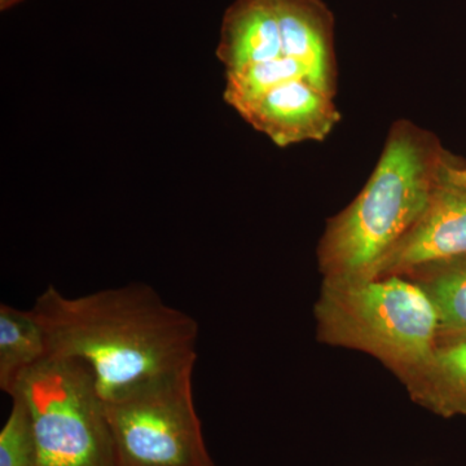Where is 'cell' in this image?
<instances>
[{"label": "cell", "mask_w": 466, "mask_h": 466, "mask_svg": "<svg viewBox=\"0 0 466 466\" xmlns=\"http://www.w3.org/2000/svg\"><path fill=\"white\" fill-rule=\"evenodd\" d=\"M466 256V164L451 155L422 216L381 260L372 279Z\"/></svg>", "instance_id": "cell-6"}, {"label": "cell", "mask_w": 466, "mask_h": 466, "mask_svg": "<svg viewBox=\"0 0 466 466\" xmlns=\"http://www.w3.org/2000/svg\"><path fill=\"white\" fill-rule=\"evenodd\" d=\"M404 278L419 285L433 303L438 339H466V256L429 263Z\"/></svg>", "instance_id": "cell-12"}, {"label": "cell", "mask_w": 466, "mask_h": 466, "mask_svg": "<svg viewBox=\"0 0 466 466\" xmlns=\"http://www.w3.org/2000/svg\"><path fill=\"white\" fill-rule=\"evenodd\" d=\"M30 309L45 332L48 355L87 364L104 401L195 368L198 321L165 303L148 284L76 299L50 285Z\"/></svg>", "instance_id": "cell-1"}, {"label": "cell", "mask_w": 466, "mask_h": 466, "mask_svg": "<svg viewBox=\"0 0 466 466\" xmlns=\"http://www.w3.org/2000/svg\"><path fill=\"white\" fill-rule=\"evenodd\" d=\"M238 115L280 148L324 142L341 121L334 97L308 79L278 86Z\"/></svg>", "instance_id": "cell-7"}, {"label": "cell", "mask_w": 466, "mask_h": 466, "mask_svg": "<svg viewBox=\"0 0 466 466\" xmlns=\"http://www.w3.org/2000/svg\"><path fill=\"white\" fill-rule=\"evenodd\" d=\"M48 357L41 324L32 309L0 305V389L11 397L27 370Z\"/></svg>", "instance_id": "cell-11"}, {"label": "cell", "mask_w": 466, "mask_h": 466, "mask_svg": "<svg viewBox=\"0 0 466 466\" xmlns=\"http://www.w3.org/2000/svg\"><path fill=\"white\" fill-rule=\"evenodd\" d=\"M21 2H23V0H0V9H2V11H7V9L14 7V5Z\"/></svg>", "instance_id": "cell-15"}, {"label": "cell", "mask_w": 466, "mask_h": 466, "mask_svg": "<svg viewBox=\"0 0 466 466\" xmlns=\"http://www.w3.org/2000/svg\"><path fill=\"white\" fill-rule=\"evenodd\" d=\"M193 370L157 377L106 401L115 466H216L196 410Z\"/></svg>", "instance_id": "cell-5"}, {"label": "cell", "mask_w": 466, "mask_h": 466, "mask_svg": "<svg viewBox=\"0 0 466 466\" xmlns=\"http://www.w3.org/2000/svg\"><path fill=\"white\" fill-rule=\"evenodd\" d=\"M226 79L223 99L238 113L278 86L306 79V73L293 58L281 56L226 73Z\"/></svg>", "instance_id": "cell-13"}, {"label": "cell", "mask_w": 466, "mask_h": 466, "mask_svg": "<svg viewBox=\"0 0 466 466\" xmlns=\"http://www.w3.org/2000/svg\"><path fill=\"white\" fill-rule=\"evenodd\" d=\"M450 157L431 131L395 121L364 188L327 222L318 245L323 281L370 280L428 208Z\"/></svg>", "instance_id": "cell-2"}, {"label": "cell", "mask_w": 466, "mask_h": 466, "mask_svg": "<svg viewBox=\"0 0 466 466\" xmlns=\"http://www.w3.org/2000/svg\"><path fill=\"white\" fill-rule=\"evenodd\" d=\"M403 383L435 415L466 416V339H438L431 359Z\"/></svg>", "instance_id": "cell-10"}, {"label": "cell", "mask_w": 466, "mask_h": 466, "mask_svg": "<svg viewBox=\"0 0 466 466\" xmlns=\"http://www.w3.org/2000/svg\"><path fill=\"white\" fill-rule=\"evenodd\" d=\"M315 317L319 341L366 352L401 382L431 359L440 337L433 303L404 276L323 281Z\"/></svg>", "instance_id": "cell-3"}, {"label": "cell", "mask_w": 466, "mask_h": 466, "mask_svg": "<svg viewBox=\"0 0 466 466\" xmlns=\"http://www.w3.org/2000/svg\"><path fill=\"white\" fill-rule=\"evenodd\" d=\"M14 394L29 410L43 466H115L106 401L84 361L48 355Z\"/></svg>", "instance_id": "cell-4"}, {"label": "cell", "mask_w": 466, "mask_h": 466, "mask_svg": "<svg viewBox=\"0 0 466 466\" xmlns=\"http://www.w3.org/2000/svg\"><path fill=\"white\" fill-rule=\"evenodd\" d=\"M11 398V413L0 431V466H43L29 410L20 395Z\"/></svg>", "instance_id": "cell-14"}, {"label": "cell", "mask_w": 466, "mask_h": 466, "mask_svg": "<svg viewBox=\"0 0 466 466\" xmlns=\"http://www.w3.org/2000/svg\"><path fill=\"white\" fill-rule=\"evenodd\" d=\"M281 56L274 0H235L223 16L217 47L226 73Z\"/></svg>", "instance_id": "cell-9"}, {"label": "cell", "mask_w": 466, "mask_h": 466, "mask_svg": "<svg viewBox=\"0 0 466 466\" xmlns=\"http://www.w3.org/2000/svg\"><path fill=\"white\" fill-rule=\"evenodd\" d=\"M283 56L303 67L306 79L336 97L339 63L334 46V16L324 0H274Z\"/></svg>", "instance_id": "cell-8"}]
</instances>
